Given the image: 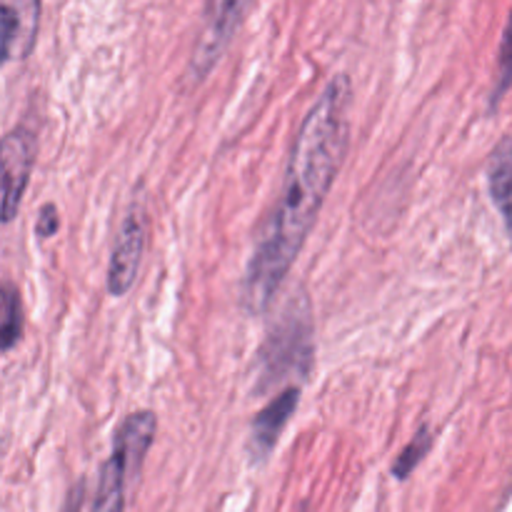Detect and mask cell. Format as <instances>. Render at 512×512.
<instances>
[{
	"label": "cell",
	"instance_id": "6da1fadb",
	"mask_svg": "<svg viewBox=\"0 0 512 512\" xmlns=\"http://www.w3.org/2000/svg\"><path fill=\"white\" fill-rule=\"evenodd\" d=\"M350 98L348 75H335L300 123L283 188L260 228L243 275L240 298L250 313H260L275 298L343 168L350 143Z\"/></svg>",
	"mask_w": 512,
	"mask_h": 512
},
{
	"label": "cell",
	"instance_id": "7a4b0ae2",
	"mask_svg": "<svg viewBox=\"0 0 512 512\" xmlns=\"http://www.w3.org/2000/svg\"><path fill=\"white\" fill-rule=\"evenodd\" d=\"M315 358L313 313L305 293H295L288 300L258 348V375L255 390L268 393L285 378H308Z\"/></svg>",
	"mask_w": 512,
	"mask_h": 512
},
{
	"label": "cell",
	"instance_id": "3957f363",
	"mask_svg": "<svg viewBox=\"0 0 512 512\" xmlns=\"http://www.w3.org/2000/svg\"><path fill=\"white\" fill-rule=\"evenodd\" d=\"M250 8H253L250 3H233V0L205 5L203 28H200L193 55H190V75H193V80H203L213 70V65L218 63L220 55L225 53V48L233 40L235 30L243 25L245 13Z\"/></svg>",
	"mask_w": 512,
	"mask_h": 512
},
{
	"label": "cell",
	"instance_id": "277c9868",
	"mask_svg": "<svg viewBox=\"0 0 512 512\" xmlns=\"http://www.w3.org/2000/svg\"><path fill=\"white\" fill-rule=\"evenodd\" d=\"M38 140L25 125H15L5 133L0 145V165H3V223H13L20 210L25 188H28L30 170H33Z\"/></svg>",
	"mask_w": 512,
	"mask_h": 512
},
{
	"label": "cell",
	"instance_id": "5b68a950",
	"mask_svg": "<svg viewBox=\"0 0 512 512\" xmlns=\"http://www.w3.org/2000/svg\"><path fill=\"white\" fill-rule=\"evenodd\" d=\"M145 238H148V220H145L143 210L133 208L123 218L113 253H110L108 293L113 298H123V295L133 290L140 270V260H143L145 253Z\"/></svg>",
	"mask_w": 512,
	"mask_h": 512
},
{
	"label": "cell",
	"instance_id": "8992f818",
	"mask_svg": "<svg viewBox=\"0 0 512 512\" xmlns=\"http://www.w3.org/2000/svg\"><path fill=\"white\" fill-rule=\"evenodd\" d=\"M300 403V388L290 385L275 400H270L260 413H255L253 423H250V438H248V455L250 463L260 465L270 458V453L278 445L280 435L288 428V420L298 410Z\"/></svg>",
	"mask_w": 512,
	"mask_h": 512
},
{
	"label": "cell",
	"instance_id": "52a82bcc",
	"mask_svg": "<svg viewBox=\"0 0 512 512\" xmlns=\"http://www.w3.org/2000/svg\"><path fill=\"white\" fill-rule=\"evenodd\" d=\"M38 3H0V60L10 63L33 48L38 33Z\"/></svg>",
	"mask_w": 512,
	"mask_h": 512
},
{
	"label": "cell",
	"instance_id": "ba28073f",
	"mask_svg": "<svg viewBox=\"0 0 512 512\" xmlns=\"http://www.w3.org/2000/svg\"><path fill=\"white\" fill-rule=\"evenodd\" d=\"M155 430H158V418L150 410H138V413L128 415L123 425L115 433L113 450L123 458L128 465L130 475H138L143 470V460L148 455L150 445H153Z\"/></svg>",
	"mask_w": 512,
	"mask_h": 512
},
{
	"label": "cell",
	"instance_id": "9c48e42d",
	"mask_svg": "<svg viewBox=\"0 0 512 512\" xmlns=\"http://www.w3.org/2000/svg\"><path fill=\"white\" fill-rule=\"evenodd\" d=\"M488 190L505 223L512 248V135L500 140L488 158Z\"/></svg>",
	"mask_w": 512,
	"mask_h": 512
},
{
	"label": "cell",
	"instance_id": "30bf717a",
	"mask_svg": "<svg viewBox=\"0 0 512 512\" xmlns=\"http://www.w3.org/2000/svg\"><path fill=\"white\" fill-rule=\"evenodd\" d=\"M133 478L128 465L118 453H110L105 465L100 468L98 495H95L93 510L90 512H123L125 510V485Z\"/></svg>",
	"mask_w": 512,
	"mask_h": 512
},
{
	"label": "cell",
	"instance_id": "8fae6325",
	"mask_svg": "<svg viewBox=\"0 0 512 512\" xmlns=\"http://www.w3.org/2000/svg\"><path fill=\"white\" fill-rule=\"evenodd\" d=\"M23 333V298H20V290L10 280H5L3 295H0V345H3V353H10L23 340Z\"/></svg>",
	"mask_w": 512,
	"mask_h": 512
},
{
	"label": "cell",
	"instance_id": "7c38bea8",
	"mask_svg": "<svg viewBox=\"0 0 512 512\" xmlns=\"http://www.w3.org/2000/svg\"><path fill=\"white\" fill-rule=\"evenodd\" d=\"M430 448H433V433H430L428 425H420V430L413 435V440H410V443L400 450L398 458H395L393 478L408 480L410 475H413V470L423 463L425 455L430 453Z\"/></svg>",
	"mask_w": 512,
	"mask_h": 512
},
{
	"label": "cell",
	"instance_id": "4fadbf2b",
	"mask_svg": "<svg viewBox=\"0 0 512 512\" xmlns=\"http://www.w3.org/2000/svg\"><path fill=\"white\" fill-rule=\"evenodd\" d=\"M512 88V13L505 23L503 40H500V53H498V78H495L493 88V105L500 103L505 93Z\"/></svg>",
	"mask_w": 512,
	"mask_h": 512
},
{
	"label": "cell",
	"instance_id": "5bb4252c",
	"mask_svg": "<svg viewBox=\"0 0 512 512\" xmlns=\"http://www.w3.org/2000/svg\"><path fill=\"white\" fill-rule=\"evenodd\" d=\"M58 228H60L58 208H55L53 203H45L43 208H40V213H38V223H35V233H38V238L48 240V238H53L55 233H58Z\"/></svg>",
	"mask_w": 512,
	"mask_h": 512
},
{
	"label": "cell",
	"instance_id": "9a60e30c",
	"mask_svg": "<svg viewBox=\"0 0 512 512\" xmlns=\"http://www.w3.org/2000/svg\"><path fill=\"white\" fill-rule=\"evenodd\" d=\"M83 500H85V485L78 483L73 490H70L68 500H65L63 510L60 512H80L83 510Z\"/></svg>",
	"mask_w": 512,
	"mask_h": 512
}]
</instances>
